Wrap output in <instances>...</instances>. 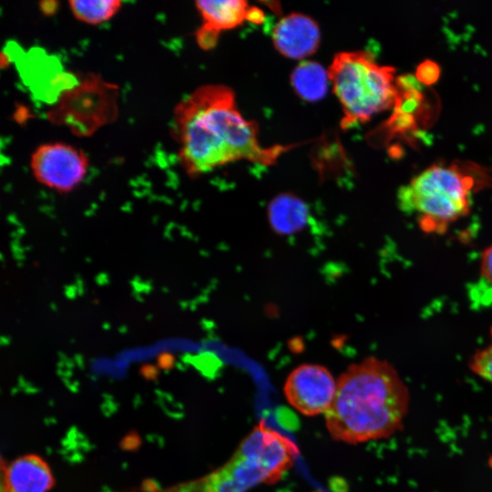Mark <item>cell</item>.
<instances>
[{"label": "cell", "instance_id": "5", "mask_svg": "<svg viewBox=\"0 0 492 492\" xmlns=\"http://www.w3.org/2000/svg\"><path fill=\"white\" fill-rule=\"evenodd\" d=\"M328 75L342 107L343 129L365 123L395 105L398 94L395 68L379 65L364 51L336 54Z\"/></svg>", "mask_w": 492, "mask_h": 492}, {"label": "cell", "instance_id": "14", "mask_svg": "<svg viewBox=\"0 0 492 492\" xmlns=\"http://www.w3.org/2000/svg\"><path fill=\"white\" fill-rule=\"evenodd\" d=\"M469 366L473 373L492 384V343L474 354Z\"/></svg>", "mask_w": 492, "mask_h": 492}, {"label": "cell", "instance_id": "12", "mask_svg": "<svg viewBox=\"0 0 492 492\" xmlns=\"http://www.w3.org/2000/svg\"><path fill=\"white\" fill-rule=\"evenodd\" d=\"M328 71L314 61L300 63L291 75V83L295 93L307 102L321 100L329 86Z\"/></svg>", "mask_w": 492, "mask_h": 492}, {"label": "cell", "instance_id": "7", "mask_svg": "<svg viewBox=\"0 0 492 492\" xmlns=\"http://www.w3.org/2000/svg\"><path fill=\"white\" fill-rule=\"evenodd\" d=\"M336 388L337 380L325 366L302 364L288 374L283 393L288 403L298 412L313 416L328 411Z\"/></svg>", "mask_w": 492, "mask_h": 492}, {"label": "cell", "instance_id": "16", "mask_svg": "<svg viewBox=\"0 0 492 492\" xmlns=\"http://www.w3.org/2000/svg\"><path fill=\"white\" fill-rule=\"evenodd\" d=\"M480 262L481 277L492 286V245L484 250Z\"/></svg>", "mask_w": 492, "mask_h": 492}, {"label": "cell", "instance_id": "3", "mask_svg": "<svg viewBox=\"0 0 492 492\" xmlns=\"http://www.w3.org/2000/svg\"><path fill=\"white\" fill-rule=\"evenodd\" d=\"M299 456L296 445L260 422L241 440L231 458L180 492H247L260 484L280 481Z\"/></svg>", "mask_w": 492, "mask_h": 492}, {"label": "cell", "instance_id": "11", "mask_svg": "<svg viewBox=\"0 0 492 492\" xmlns=\"http://www.w3.org/2000/svg\"><path fill=\"white\" fill-rule=\"evenodd\" d=\"M267 218L271 229L276 234L290 236L306 227L310 220V210L300 197L291 192H282L270 201Z\"/></svg>", "mask_w": 492, "mask_h": 492}, {"label": "cell", "instance_id": "4", "mask_svg": "<svg viewBox=\"0 0 492 492\" xmlns=\"http://www.w3.org/2000/svg\"><path fill=\"white\" fill-rule=\"evenodd\" d=\"M476 170L457 164L432 165L399 190L398 204L402 211L417 215L424 231L443 233L469 212L471 192L480 182Z\"/></svg>", "mask_w": 492, "mask_h": 492}, {"label": "cell", "instance_id": "13", "mask_svg": "<svg viewBox=\"0 0 492 492\" xmlns=\"http://www.w3.org/2000/svg\"><path fill=\"white\" fill-rule=\"evenodd\" d=\"M72 15L80 22L97 26L110 20L121 8L118 0H72L68 2Z\"/></svg>", "mask_w": 492, "mask_h": 492}, {"label": "cell", "instance_id": "10", "mask_svg": "<svg viewBox=\"0 0 492 492\" xmlns=\"http://www.w3.org/2000/svg\"><path fill=\"white\" fill-rule=\"evenodd\" d=\"M55 485L49 465L39 456L27 454L2 462L1 492H48Z\"/></svg>", "mask_w": 492, "mask_h": 492}, {"label": "cell", "instance_id": "15", "mask_svg": "<svg viewBox=\"0 0 492 492\" xmlns=\"http://www.w3.org/2000/svg\"><path fill=\"white\" fill-rule=\"evenodd\" d=\"M439 76L438 66L429 60L423 62L416 69V79L425 85H430L436 82Z\"/></svg>", "mask_w": 492, "mask_h": 492}, {"label": "cell", "instance_id": "8", "mask_svg": "<svg viewBox=\"0 0 492 492\" xmlns=\"http://www.w3.org/2000/svg\"><path fill=\"white\" fill-rule=\"evenodd\" d=\"M195 5L202 19L196 39L204 50L213 48L223 31L233 29L246 21L260 24L264 18L262 10L250 6L243 0H203L197 1Z\"/></svg>", "mask_w": 492, "mask_h": 492}, {"label": "cell", "instance_id": "6", "mask_svg": "<svg viewBox=\"0 0 492 492\" xmlns=\"http://www.w3.org/2000/svg\"><path fill=\"white\" fill-rule=\"evenodd\" d=\"M88 165L84 151L61 141L39 145L30 157V169L36 180L59 193L77 189L85 179Z\"/></svg>", "mask_w": 492, "mask_h": 492}, {"label": "cell", "instance_id": "18", "mask_svg": "<svg viewBox=\"0 0 492 492\" xmlns=\"http://www.w3.org/2000/svg\"><path fill=\"white\" fill-rule=\"evenodd\" d=\"M313 492H325V491H323V490H315Z\"/></svg>", "mask_w": 492, "mask_h": 492}, {"label": "cell", "instance_id": "1", "mask_svg": "<svg viewBox=\"0 0 492 492\" xmlns=\"http://www.w3.org/2000/svg\"><path fill=\"white\" fill-rule=\"evenodd\" d=\"M173 132L179 158L190 176L246 160L272 165L295 145L262 146L257 124L238 109L233 90L210 84L196 88L177 104Z\"/></svg>", "mask_w": 492, "mask_h": 492}, {"label": "cell", "instance_id": "9", "mask_svg": "<svg viewBox=\"0 0 492 492\" xmlns=\"http://www.w3.org/2000/svg\"><path fill=\"white\" fill-rule=\"evenodd\" d=\"M320 41L321 32L317 23L300 13L283 16L272 30L275 48L282 56L292 59H302L313 55Z\"/></svg>", "mask_w": 492, "mask_h": 492}, {"label": "cell", "instance_id": "17", "mask_svg": "<svg viewBox=\"0 0 492 492\" xmlns=\"http://www.w3.org/2000/svg\"><path fill=\"white\" fill-rule=\"evenodd\" d=\"M58 3L56 1H44L39 3V8L44 15H53L57 9Z\"/></svg>", "mask_w": 492, "mask_h": 492}, {"label": "cell", "instance_id": "2", "mask_svg": "<svg viewBox=\"0 0 492 492\" xmlns=\"http://www.w3.org/2000/svg\"><path fill=\"white\" fill-rule=\"evenodd\" d=\"M408 407L409 392L397 371L371 356L350 364L338 377L325 425L335 441L354 445L379 440L401 429Z\"/></svg>", "mask_w": 492, "mask_h": 492}]
</instances>
